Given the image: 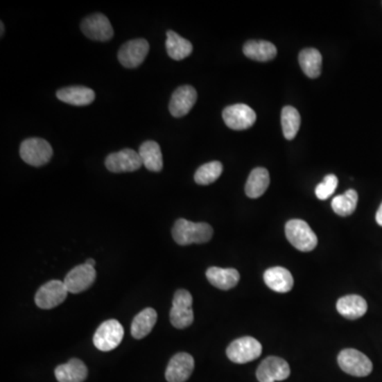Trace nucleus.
I'll return each instance as SVG.
<instances>
[{
    "mask_svg": "<svg viewBox=\"0 0 382 382\" xmlns=\"http://www.w3.org/2000/svg\"><path fill=\"white\" fill-rule=\"evenodd\" d=\"M213 227L208 223L188 221L179 219L172 229V237L180 245H190L193 243H206L213 238Z\"/></svg>",
    "mask_w": 382,
    "mask_h": 382,
    "instance_id": "f257e3e1",
    "label": "nucleus"
},
{
    "mask_svg": "<svg viewBox=\"0 0 382 382\" xmlns=\"http://www.w3.org/2000/svg\"><path fill=\"white\" fill-rule=\"evenodd\" d=\"M285 232L290 243L299 251L311 252L317 248V235L304 220H290L286 224Z\"/></svg>",
    "mask_w": 382,
    "mask_h": 382,
    "instance_id": "f03ea898",
    "label": "nucleus"
},
{
    "mask_svg": "<svg viewBox=\"0 0 382 382\" xmlns=\"http://www.w3.org/2000/svg\"><path fill=\"white\" fill-rule=\"evenodd\" d=\"M19 154L21 159L28 165L42 167L49 163L53 150L43 138H28L21 143Z\"/></svg>",
    "mask_w": 382,
    "mask_h": 382,
    "instance_id": "7ed1b4c3",
    "label": "nucleus"
},
{
    "mask_svg": "<svg viewBox=\"0 0 382 382\" xmlns=\"http://www.w3.org/2000/svg\"><path fill=\"white\" fill-rule=\"evenodd\" d=\"M342 371L355 377H367L373 371V363L367 356L357 349H343L338 357Z\"/></svg>",
    "mask_w": 382,
    "mask_h": 382,
    "instance_id": "20e7f679",
    "label": "nucleus"
},
{
    "mask_svg": "<svg viewBox=\"0 0 382 382\" xmlns=\"http://www.w3.org/2000/svg\"><path fill=\"white\" fill-rule=\"evenodd\" d=\"M125 336V329L117 320L103 322L94 335V345L101 351H111L118 347Z\"/></svg>",
    "mask_w": 382,
    "mask_h": 382,
    "instance_id": "39448f33",
    "label": "nucleus"
},
{
    "mask_svg": "<svg viewBox=\"0 0 382 382\" xmlns=\"http://www.w3.org/2000/svg\"><path fill=\"white\" fill-rule=\"evenodd\" d=\"M263 346L258 340L252 337H242L229 344L227 349L229 359L234 363L245 364L260 357Z\"/></svg>",
    "mask_w": 382,
    "mask_h": 382,
    "instance_id": "423d86ee",
    "label": "nucleus"
},
{
    "mask_svg": "<svg viewBox=\"0 0 382 382\" xmlns=\"http://www.w3.org/2000/svg\"><path fill=\"white\" fill-rule=\"evenodd\" d=\"M224 123L229 129L243 131L253 127L256 121V113L247 104H234L225 107L222 113Z\"/></svg>",
    "mask_w": 382,
    "mask_h": 382,
    "instance_id": "0eeeda50",
    "label": "nucleus"
},
{
    "mask_svg": "<svg viewBox=\"0 0 382 382\" xmlns=\"http://www.w3.org/2000/svg\"><path fill=\"white\" fill-rule=\"evenodd\" d=\"M68 293L64 281H50L42 286L35 294V304L41 309H52L64 303Z\"/></svg>",
    "mask_w": 382,
    "mask_h": 382,
    "instance_id": "6e6552de",
    "label": "nucleus"
},
{
    "mask_svg": "<svg viewBox=\"0 0 382 382\" xmlns=\"http://www.w3.org/2000/svg\"><path fill=\"white\" fill-rule=\"evenodd\" d=\"M81 30L86 37L93 41H110L114 35V29L109 19L102 13L87 16L82 21Z\"/></svg>",
    "mask_w": 382,
    "mask_h": 382,
    "instance_id": "1a4fd4ad",
    "label": "nucleus"
},
{
    "mask_svg": "<svg viewBox=\"0 0 382 382\" xmlns=\"http://www.w3.org/2000/svg\"><path fill=\"white\" fill-rule=\"evenodd\" d=\"M149 50V43L145 39L132 40L121 46L118 60L123 67L136 68L145 61Z\"/></svg>",
    "mask_w": 382,
    "mask_h": 382,
    "instance_id": "9d476101",
    "label": "nucleus"
},
{
    "mask_svg": "<svg viewBox=\"0 0 382 382\" xmlns=\"http://www.w3.org/2000/svg\"><path fill=\"white\" fill-rule=\"evenodd\" d=\"M290 373L289 364L286 360L271 356L260 363L256 376L259 382H276L287 379Z\"/></svg>",
    "mask_w": 382,
    "mask_h": 382,
    "instance_id": "9b49d317",
    "label": "nucleus"
},
{
    "mask_svg": "<svg viewBox=\"0 0 382 382\" xmlns=\"http://www.w3.org/2000/svg\"><path fill=\"white\" fill-rule=\"evenodd\" d=\"M107 170L114 173L136 171L143 166L141 156L135 150L123 149L110 154L105 159Z\"/></svg>",
    "mask_w": 382,
    "mask_h": 382,
    "instance_id": "f8f14e48",
    "label": "nucleus"
},
{
    "mask_svg": "<svg viewBox=\"0 0 382 382\" xmlns=\"http://www.w3.org/2000/svg\"><path fill=\"white\" fill-rule=\"evenodd\" d=\"M96 276L97 274H96L95 267L83 263L73 268L66 275L64 284L69 293H81L92 287V285L95 283Z\"/></svg>",
    "mask_w": 382,
    "mask_h": 382,
    "instance_id": "ddd939ff",
    "label": "nucleus"
},
{
    "mask_svg": "<svg viewBox=\"0 0 382 382\" xmlns=\"http://www.w3.org/2000/svg\"><path fill=\"white\" fill-rule=\"evenodd\" d=\"M195 369V359L187 353L173 356L168 364L165 377L168 382H185Z\"/></svg>",
    "mask_w": 382,
    "mask_h": 382,
    "instance_id": "4468645a",
    "label": "nucleus"
},
{
    "mask_svg": "<svg viewBox=\"0 0 382 382\" xmlns=\"http://www.w3.org/2000/svg\"><path fill=\"white\" fill-rule=\"evenodd\" d=\"M197 99V91L193 86H180L175 89V93L172 94L169 103L170 113L175 118L184 117L191 111Z\"/></svg>",
    "mask_w": 382,
    "mask_h": 382,
    "instance_id": "2eb2a0df",
    "label": "nucleus"
},
{
    "mask_svg": "<svg viewBox=\"0 0 382 382\" xmlns=\"http://www.w3.org/2000/svg\"><path fill=\"white\" fill-rule=\"evenodd\" d=\"M57 97L65 103L76 107H85L95 100L96 94L93 89L85 86H69L58 91Z\"/></svg>",
    "mask_w": 382,
    "mask_h": 382,
    "instance_id": "dca6fc26",
    "label": "nucleus"
},
{
    "mask_svg": "<svg viewBox=\"0 0 382 382\" xmlns=\"http://www.w3.org/2000/svg\"><path fill=\"white\" fill-rule=\"evenodd\" d=\"M266 285L279 293H287L291 291L294 285V279L290 271L285 268H270L263 274Z\"/></svg>",
    "mask_w": 382,
    "mask_h": 382,
    "instance_id": "f3484780",
    "label": "nucleus"
},
{
    "mask_svg": "<svg viewBox=\"0 0 382 382\" xmlns=\"http://www.w3.org/2000/svg\"><path fill=\"white\" fill-rule=\"evenodd\" d=\"M55 378L59 382H84L89 371L83 361L71 359L65 364H61L55 369Z\"/></svg>",
    "mask_w": 382,
    "mask_h": 382,
    "instance_id": "a211bd4d",
    "label": "nucleus"
},
{
    "mask_svg": "<svg viewBox=\"0 0 382 382\" xmlns=\"http://www.w3.org/2000/svg\"><path fill=\"white\" fill-rule=\"evenodd\" d=\"M337 310L346 319L358 320L367 313V303L360 295L351 294L339 299L337 302Z\"/></svg>",
    "mask_w": 382,
    "mask_h": 382,
    "instance_id": "6ab92c4d",
    "label": "nucleus"
},
{
    "mask_svg": "<svg viewBox=\"0 0 382 382\" xmlns=\"http://www.w3.org/2000/svg\"><path fill=\"white\" fill-rule=\"evenodd\" d=\"M206 277L214 287L221 290L233 289L240 281V274L237 270L218 267L209 268L206 271Z\"/></svg>",
    "mask_w": 382,
    "mask_h": 382,
    "instance_id": "aec40b11",
    "label": "nucleus"
},
{
    "mask_svg": "<svg viewBox=\"0 0 382 382\" xmlns=\"http://www.w3.org/2000/svg\"><path fill=\"white\" fill-rule=\"evenodd\" d=\"M270 185V175L266 168L258 167L252 170L245 184V193L251 199H257L267 191Z\"/></svg>",
    "mask_w": 382,
    "mask_h": 382,
    "instance_id": "412c9836",
    "label": "nucleus"
},
{
    "mask_svg": "<svg viewBox=\"0 0 382 382\" xmlns=\"http://www.w3.org/2000/svg\"><path fill=\"white\" fill-rule=\"evenodd\" d=\"M138 153L141 156L143 166H145L149 171H162L164 167L163 154L159 144L153 141H145L141 144Z\"/></svg>",
    "mask_w": 382,
    "mask_h": 382,
    "instance_id": "4be33fe9",
    "label": "nucleus"
},
{
    "mask_svg": "<svg viewBox=\"0 0 382 382\" xmlns=\"http://www.w3.org/2000/svg\"><path fill=\"white\" fill-rule=\"evenodd\" d=\"M243 53L253 61L268 62L277 55V48L271 42L249 41L243 46Z\"/></svg>",
    "mask_w": 382,
    "mask_h": 382,
    "instance_id": "5701e85b",
    "label": "nucleus"
},
{
    "mask_svg": "<svg viewBox=\"0 0 382 382\" xmlns=\"http://www.w3.org/2000/svg\"><path fill=\"white\" fill-rule=\"evenodd\" d=\"M156 321L157 313L155 310L153 308H146L134 318L131 325L132 336L137 340L144 339L151 333Z\"/></svg>",
    "mask_w": 382,
    "mask_h": 382,
    "instance_id": "b1692460",
    "label": "nucleus"
},
{
    "mask_svg": "<svg viewBox=\"0 0 382 382\" xmlns=\"http://www.w3.org/2000/svg\"><path fill=\"white\" fill-rule=\"evenodd\" d=\"M166 48L168 55L175 61H181L189 57L193 50V44L172 30L167 32Z\"/></svg>",
    "mask_w": 382,
    "mask_h": 382,
    "instance_id": "393cba45",
    "label": "nucleus"
},
{
    "mask_svg": "<svg viewBox=\"0 0 382 382\" xmlns=\"http://www.w3.org/2000/svg\"><path fill=\"white\" fill-rule=\"evenodd\" d=\"M299 65L302 71L311 79L320 77L322 71V55L315 48H306L299 52Z\"/></svg>",
    "mask_w": 382,
    "mask_h": 382,
    "instance_id": "a878e982",
    "label": "nucleus"
},
{
    "mask_svg": "<svg viewBox=\"0 0 382 382\" xmlns=\"http://www.w3.org/2000/svg\"><path fill=\"white\" fill-rule=\"evenodd\" d=\"M358 204V193L356 190L349 189L343 195L337 196L331 201L333 211L340 217H349L355 213Z\"/></svg>",
    "mask_w": 382,
    "mask_h": 382,
    "instance_id": "bb28decb",
    "label": "nucleus"
},
{
    "mask_svg": "<svg viewBox=\"0 0 382 382\" xmlns=\"http://www.w3.org/2000/svg\"><path fill=\"white\" fill-rule=\"evenodd\" d=\"M281 127L284 136L287 141H292L295 138L301 127V115L297 109L290 105L284 107L281 111Z\"/></svg>",
    "mask_w": 382,
    "mask_h": 382,
    "instance_id": "cd10ccee",
    "label": "nucleus"
},
{
    "mask_svg": "<svg viewBox=\"0 0 382 382\" xmlns=\"http://www.w3.org/2000/svg\"><path fill=\"white\" fill-rule=\"evenodd\" d=\"M223 171V165L220 162L204 164L196 171L195 181L199 185H211L215 183Z\"/></svg>",
    "mask_w": 382,
    "mask_h": 382,
    "instance_id": "c85d7f7f",
    "label": "nucleus"
},
{
    "mask_svg": "<svg viewBox=\"0 0 382 382\" xmlns=\"http://www.w3.org/2000/svg\"><path fill=\"white\" fill-rule=\"evenodd\" d=\"M193 307L172 306L170 310V322L177 329H185L193 323Z\"/></svg>",
    "mask_w": 382,
    "mask_h": 382,
    "instance_id": "c756f323",
    "label": "nucleus"
},
{
    "mask_svg": "<svg viewBox=\"0 0 382 382\" xmlns=\"http://www.w3.org/2000/svg\"><path fill=\"white\" fill-rule=\"evenodd\" d=\"M338 184H339V181L335 175H326L323 182H321L315 188V196L318 199L322 200V201L327 200L335 193L338 188Z\"/></svg>",
    "mask_w": 382,
    "mask_h": 382,
    "instance_id": "7c9ffc66",
    "label": "nucleus"
},
{
    "mask_svg": "<svg viewBox=\"0 0 382 382\" xmlns=\"http://www.w3.org/2000/svg\"><path fill=\"white\" fill-rule=\"evenodd\" d=\"M193 295L187 290H177L173 297L172 306H185V307H193Z\"/></svg>",
    "mask_w": 382,
    "mask_h": 382,
    "instance_id": "2f4dec72",
    "label": "nucleus"
},
{
    "mask_svg": "<svg viewBox=\"0 0 382 382\" xmlns=\"http://www.w3.org/2000/svg\"><path fill=\"white\" fill-rule=\"evenodd\" d=\"M376 222L379 224L380 227H382V203L378 208L377 214H376Z\"/></svg>",
    "mask_w": 382,
    "mask_h": 382,
    "instance_id": "473e14b6",
    "label": "nucleus"
},
{
    "mask_svg": "<svg viewBox=\"0 0 382 382\" xmlns=\"http://www.w3.org/2000/svg\"><path fill=\"white\" fill-rule=\"evenodd\" d=\"M86 265L92 266V267H95L96 261L94 259H87L85 261Z\"/></svg>",
    "mask_w": 382,
    "mask_h": 382,
    "instance_id": "72a5a7b5",
    "label": "nucleus"
},
{
    "mask_svg": "<svg viewBox=\"0 0 382 382\" xmlns=\"http://www.w3.org/2000/svg\"><path fill=\"white\" fill-rule=\"evenodd\" d=\"M0 27H1V37H3V33H5V26H3V21L0 24Z\"/></svg>",
    "mask_w": 382,
    "mask_h": 382,
    "instance_id": "f704fd0d",
    "label": "nucleus"
}]
</instances>
